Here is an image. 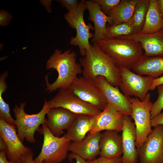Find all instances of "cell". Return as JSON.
I'll return each mask as SVG.
<instances>
[{"label":"cell","mask_w":163,"mask_h":163,"mask_svg":"<svg viewBox=\"0 0 163 163\" xmlns=\"http://www.w3.org/2000/svg\"><path fill=\"white\" fill-rule=\"evenodd\" d=\"M77 54L74 51L67 50L62 52L56 49L46 62L47 69H54L58 73L56 80L50 83L48 76L45 78L46 89L49 93L57 89L68 88L77 77L82 73L83 69L80 63L76 61Z\"/></svg>","instance_id":"cell-1"},{"label":"cell","mask_w":163,"mask_h":163,"mask_svg":"<svg viewBox=\"0 0 163 163\" xmlns=\"http://www.w3.org/2000/svg\"><path fill=\"white\" fill-rule=\"evenodd\" d=\"M79 60L83 77L94 80L98 76H103L112 85L119 87L120 76L118 67L95 42L91 43L90 49Z\"/></svg>","instance_id":"cell-2"},{"label":"cell","mask_w":163,"mask_h":163,"mask_svg":"<svg viewBox=\"0 0 163 163\" xmlns=\"http://www.w3.org/2000/svg\"><path fill=\"white\" fill-rule=\"evenodd\" d=\"M94 42L117 67L130 70L144 54L140 43L133 40L117 37L105 38Z\"/></svg>","instance_id":"cell-3"},{"label":"cell","mask_w":163,"mask_h":163,"mask_svg":"<svg viewBox=\"0 0 163 163\" xmlns=\"http://www.w3.org/2000/svg\"><path fill=\"white\" fill-rule=\"evenodd\" d=\"M43 136L41 152L34 160L35 163H60L66 158L71 141L66 134L61 137L54 136L46 123L38 130Z\"/></svg>","instance_id":"cell-4"},{"label":"cell","mask_w":163,"mask_h":163,"mask_svg":"<svg viewBox=\"0 0 163 163\" xmlns=\"http://www.w3.org/2000/svg\"><path fill=\"white\" fill-rule=\"evenodd\" d=\"M86 1L81 0L76 10L68 12L64 16L69 26L76 31L75 36L70 39V44L78 47L80 53L83 57L86 51L90 49L89 39L93 38L94 36V34L90 31L91 29L94 30V27L91 23L87 25L84 19V11L87 10Z\"/></svg>","instance_id":"cell-5"},{"label":"cell","mask_w":163,"mask_h":163,"mask_svg":"<svg viewBox=\"0 0 163 163\" xmlns=\"http://www.w3.org/2000/svg\"><path fill=\"white\" fill-rule=\"evenodd\" d=\"M25 102L21 103L19 106L16 105L13 108L15 120V125L17 128L18 135L23 142L24 139L29 143H34L36 140L34 134L38 131L40 125L45 123L47 119L45 116L50 109L45 100L42 109L39 112L29 114L24 111Z\"/></svg>","instance_id":"cell-6"},{"label":"cell","mask_w":163,"mask_h":163,"mask_svg":"<svg viewBox=\"0 0 163 163\" xmlns=\"http://www.w3.org/2000/svg\"><path fill=\"white\" fill-rule=\"evenodd\" d=\"M148 93L142 101L137 97L130 98L132 110L131 116L134 120L136 133L137 149L142 145L152 130L151 111L152 103Z\"/></svg>","instance_id":"cell-7"},{"label":"cell","mask_w":163,"mask_h":163,"mask_svg":"<svg viewBox=\"0 0 163 163\" xmlns=\"http://www.w3.org/2000/svg\"><path fill=\"white\" fill-rule=\"evenodd\" d=\"M46 102L50 109L62 107L78 114L95 116L102 111L94 106L82 101L68 88L58 89L55 96Z\"/></svg>","instance_id":"cell-8"},{"label":"cell","mask_w":163,"mask_h":163,"mask_svg":"<svg viewBox=\"0 0 163 163\" xmlns=\"http://www.w3.org/2000/svg\"><path fill=\"white\" fill-rule=\"evenodd\" d=\"M120 76L119 87L127 96H134L141 101L145 98L154 78L143 76L126 68L118 67Z\"/></svg>","instance_id":"cell-9"},{"label":"cell","mask_w":163,"mask_h":163,"mask_svg":"<svg viewBox=\"0 0 163 163\" xmlns=\"http://www.w3.org/2000/svg\"><path fill=\"white\" fill-rule=\"evenodd\" d=\"M68 88L83 101L102 111L108 103L103 92L94 80L77 78Z\"/></svg>","instance_id":"cell-10"},{"label":"cell","mask_w":163,"mask_h":163,"mask_svg":"<svg viewBox=\"0 0 163 163\" xmlns=\"http://www.w3.org/2000/svg\"><path fill=\"white\" fill-rule=\"evenodd\" d=\"M137 151L139 163H163V125L152 129Z\"/></svg>","instance_id":"cell-11"},{"label":"cell","mask_w":163,"mask_h":163,"mask_svg":"<svg viewBox=\"0 0 163 163\" xmlns=\"http://www.w3.org/2000/svg\"><path fill=\"white\" fill-rule=\"evenodd\" d=\"M94 80L102 90L108 104L124 115L131 116L132 110L129 96L121 93L118 87L111 85L103 76H98Z\"/></svg>","instance_id":"cell-12"},{"label":"cell","mask_w":163,"mask_h":163,"mask_svg":"<svg viewBox=\"0 0 163 163\" xmlns=\"http://www.w3.org/2000/svg\"><path fill=\"white\" fill-rule=\"evenodd\" d=\"M16 126L10 125L0 119V136L7 145L6 155L10 161H17L29 150L19 138Z\"/></svg>","instance_id":"cell-13"},{"label":"cell","mask_w":163,"mask_h":163,"mask_svg":"<svg viewBox=\"0 0 163 163\" xmlns=\"http://www.w3.org/2000/svg\"><path fill=\"white\" fill-rule=\"evenodd\" d=\"M123 120L121 162L137 163L138 157L136 146L137 136L135 126L129 116L124 115Z\"/></svg>","instance_id":"cell-14"},{"label":"cell","mask_w":163,"mask_h":163,"mask_svg":"<svg viewBox=\"0 0 163 163\" xmlns=\"http://www.w3.org/2000/svg\"><path fill=\"white\" fill-rule=\"evenodd\" d=\"M124 114L110 104L96 117L94 127L90 132L94 134L104 130L122 131Z\"/></svg>","instance_id":"cell-15"},{"label":"cell","mask_w":163,"mask_h":163,"mask_svg":"<svg viewBox=\"0 0 163 163\" xmlns=\"http://www.w3.org/2000/svg\"><path fill=\"white\" fill-rule=\"evenodd\" d=\"M47 115V126L54 136L60 137L64 129L67 130L70 128L78 114L58 107L50 109Z\"/></svg>","instance_id":"cell-16"},{"label":"cell","mask_w":163,"mask_h":163,"mask_svg":"<svg viewBox=\"0 0 163 163\" xmlns=\"http://www.w3.org/2000/svg\"><path fill=\"white\" fill-rule=\"evenodd\" d=\"M119 37L139 42L146 56L163 57V29L153 33H140Z\"/></svg>","instance_id":"cell-17"},{"label":"cell","mask_w":163,"mask_h":163,"mask_svg":"<svg viewBox=\"0 0 163 163\" xmlns=\"http://www.w3.org/2000/svg\"><path fill=\"white\" fill-rule=\"evenodd\" d=\"M102 133L101 132L94 134L90 133L81 142H71L69 151L88 161L95 159L100 154L99 141Z\"/></svg>","instance_id":"cell-18"},{"label":"cell","mask_w":163,"mask_h":163,"mask_svg":"<svg viewBox=\"0 0 163 163\" xmlns=\"http://www.w3.org/2000/svg\"><path fill=\"white\" fill-rule=\"evenodd\" d=\"M87 9L89 11L88 19L94 24V34L91 43L106 38V24L111 25L110 18L101 10L100 6L92 0L86 1Z\"/></svg>","instance_id":"cell-19"},{"label":"cell","mask_w":163,"mask_h":163,"mask_svg":"<svg viewBox=\"0 0 163 163\" xmlns=\"http://www.w3.org/2000/svg\"><path fill=\"white\" fill-rule=\"evenodd\" d=\"M114 130L102 133L99 141L100 156L109 158L121 157L123 154L122 136Z\"/></svg>","instance_id":"cell-20"},{"label":"cell","mask_w":163,"mask_h":163,"mask_svg":"<svg viewBox=\"0 0 163 163\" xmlns=\"http://www.w3.org/2000/svg\"><path fill=\"white\" fill-rule=\"evenodd\" d=\"M96 116L78 114L66 134L72 142L78 143L82 141L87 133L94 126Z\"/></svg>","instance_id":"cell-21"},{"label":"cell","mask_w":163,"mask_h":163,"mask_svg":"<svg viewBox=\"0 0 163 163\" xmlns=\"http://www.w3.org/2000/svg\"><path fill=\"white\" fill-rule=\"evenodd\" d=\"M131 69L138 74L155 78L163 74V57L148 56L144 54Z\"/></svg>","instance_id":"cell-22"},{"label":"cell","mask_w":163,"mask_h":163,"mask_svg":"<svg viewBox=\"0 0 163 163\" xmlns=\"http://www.w3.org/2000/svg\"><path fill=\"white\" fill-rule=\"evenodd\" d=\"M138 1L139 0H121L118 5L107 15L111 20L110 25L129 22Z\"/></svg>","instance_id":"cell-23"},{"label":"cell","mask_w":163,"mask_h":163,"mask_svg":"<svg viewBox=\"0 0 163 163\" xmlns=\"http://www.w3.org/2000/svg\"><path fill=\"white\" fill-rule=\"evenodd\" d=\"M163 29V20L160 14L157 0H150L143 27L140 33L151 34Z\"/></svg>","instance_id":"cell-24"},{"label":"cell","mask_w":163,"mask_h":163,"mask_svg":"<svg viewBox=\"0 0 163 163\" xmlns=\"http://www.w3.org/2000/svg\"><path fill=\"white\" fill-rule=\"evenodd\" d=\"M150 0H139L129 21L132 26L134 34L140 33L144 24Z\"/></svg>","instance_id":"cell-25"},{"label":"cell","mask_w":163,"mask_h":163,"mask_svg":"<svg viewBox=\"0 0 163 163\" xmlns=\"http://www.w3.org/2000/svg\"><path fill=\"white\" fill-rule=\"evenodd\" d=\"M8 76V72H5L1 75L0 77V119L10 125L15 126V120L12 117L10 114L9 104L5 101L2 97V93L7 88L5 79Z\"/></svg>","instance_id":"cell-26"},{"label":"cell","mask_w":163,"mask_h":163,"mask_svg":"<svg viewBox=\"0 0 163 163\" xmlns=\"http://www.w3.org/2000/svg\"><path fill=\"white\" fill-rule=\"evenodd\" d=\"M134 34L133 28L129 22L115 25H107L106 38H113Z\"/></svg>","instance_id":"cell-27"},{"label":"cell","mask_w":163,"mask_h":163,"mask_svg":"<svg viewBox=\"0 0 163 163\" xmlns=\"http://www.w3.org/2000/svg\"><path fill=\"white\" fill-rule=\"evenodd\" d=\"M156 88L158 97L156 101L152 103L151 111V119L161 113L163 109V84L159 85Z\"/></svg>","instance_id":"cell-28"},{"label":"cell","mask_w":163,"mask_h":163,"mask_svg":"<svg viewBox=\"0 0 163 163\" xmlns=\"http://www.w3.org/2000/svg\"><path fill=\"white\" fill-rule=\"evenodd\" d=\"M98 4L102 11L107 15L108 13L116 7L121 0H92Z\"/></svg>","instance_id":"cell-29"},{"label":"cell","mask_w":163,"mask_h":163,"mask_svg":"<svg viewBox=\"0 0 163 163\" xmlns=\"http://www.w3.org/2000/svg\"><path fill=\"white\" fill-rule=\"evenodd\" d=\"M61 6L65 8L68 12H72L76 10L77 8L79 3L78 0H57Z\"/></svg>","instance_id":"cell-30"},{"label":"cell","mask_w":163,"mask_h":163,"mask_svg":"<svg viewBox=\"0 0 163 163\" xmlns=\"http://www.w3.org/2000/svg\"><path fill=\"white\" fill-rule=\"evenodd\" d=\"M12 18V15L8 11L1 9L0 11V25L3 27L8 26Z\"/></svg>","instance_id":"cell-31"},{"label":"cell","mask_w":163,"mask_h":163,"mask_svg":"<svg viewBox=\"0 0 163 163\" xmlns=\"http://www.w3.org/2000/svg\"><path fill=\"white\" fill-rule=\"evenodd\" d=\"M88 161V163H121V157L109 158L100 156L97 159Z\"/></svg>","instance_id":"cell-32"},{"label":"cell","mask_w":163,"mask_h":163,"mask_svg":"<svg viewBox=\"0 0 163 163\" xmlns=\"http://www.w3.org/2000/svg\"><path fill=\"white\" fill-rule=\"evenodd\" d=\"M34 154L32 149H30L29 151L24 155L21 158L23 163H35L33 159Z\"/></svg>","instance_id":"cell-33"},{"label":"cell","mask_w":163,"mask_h":163,"mask_svg":"<svg viewBox=\"0 0 163 163\" xmlns=\"http://www.w3.org/2000/svg\"><path fill=\"white\" fill-rule=\"evenodd\" d=\"M151 121L152 126L154 127L159 125H163V113H160L152 119Z\"/></svg>","instance_id":"cell-34"},{"label":"cell","mask_w":163,"mask_h":163,"mask_svg":"<svg viewBox=\"0 0 163 163\" xmlns=\"http://www.w3.org/2000/svg\"><path fill=\"white\" fill-rule=\"evenodd\" d=\"M68 158L69 160L75 159L76 161V163H88V161H86L85 159L72 152L68 155Z\"/></svg>","instance_id":"cell-35"},{"label":"cell","mask_w":163,"mask_h":163,"mask_svg":"<svg viewBox=\"0 0 163 163\" xmlns=\"http://www.w3.org/2000/svg\"><path fill=\"white\" fill-rule=\"evenodd\" d=\"M163 84V75L160 77L153 79L150 90L151 91L154 90L158 86Z\"/></svg>","instance_id":"cell-36"},{"label":"cell","mask_w":163,"mask_h":163,"mask_svg":"<svg viewBox=\"0 0 163 163\" xmlns=\"http://www.w3.org/2000/svg\"><path fill=\"white\" fill-rule=\"evenodd\" d=\"M6 152L1 150L0 152V163H17L16 161H8L6 157Z\"/></svg>","instance_id":"cell-37"},{"label":"cell","mask_w":163,"mask_h":163,"mask_svg":"<svg viewBox=\"0 0 163 163\" xmlns=\"http://www.w3.org/2000/svg\"><path fill=\"white\" fill-rule=\"evenodd\" d=\"M52 0H40V2L41 4L43 5L45 7L46 11L49 12H51V5Z\"/></svg>","instance_id":"cell-38"},{"label":"cell","mask_w":163,"mask_h":163,"mask_svg":"<svg viewBox=\"0 0 163 163\" xmlns=\"http://www.w3.org/2000/svg\"><path fill=\"white\" fill-rule=\"evenodd\" d=\"M158 5L161 16L163 20V0H157Z\"/></svg>","instance_id":"cell-39"},{"label":"cell","mask_w":163,"mask_h":163,"mask_svg":"<svg viewBox=\"0 0 163 163\" xmlns=\"http://www.w3.org/2000/svg\"><path fill=\"white\" fill-rule=\"evenodd\" d=\"M0 150L5 151L6 152L7 148L5 143L3 139L1 137L0 139Z\"/></svg>","instance_id":"cell-40"},{"label":"cell","mask_w":163,"mask_h":163,"mask_svg":"<svg viewBox=\"0 0 163 163\" xmlns=\"http://www.w3.org/2000/svg\"><path fill=\"white\" fill-rule=\"evenodd\" d=\"M17 162V163H23L21 159L18 160Z\"/></svg>","instance_id":"cell-41"},{"label":"cell","mask_w":163,"mask_h":163,"mask_svg":"<svg viewBox=\"0 0 163 163\" xmlns=\"http://www.w3.org/2000/svg\"><path fill=\"white\" fill-rule=\"evenodd\" d=\"M121 163H122V162Z\"/></svg>","instance_id":"cell-42"}]
</instances>
